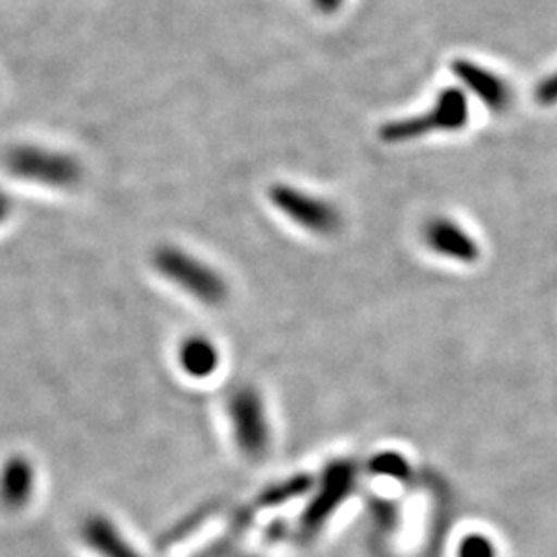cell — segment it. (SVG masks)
Masks as SVG:
<instances>
[{
    "mask_svg": "<svg viewBox=\"0 0 557 557\" xmlns=\"http://www.w3.org/2000/svg\"><path fill=\"white\" fill-rule=\"evenodd\" d=\"M469 120V101L465 91L457 87H448L440 91L434 108L425 114L413 119L388 122L380 128V137L384 143H405L419 139L432 133H455L467 126Z\"/></svg>",
    "mask_w": 557,
    "mask_h": 557,
    "instance_id": "obj_4",
    "label": "cell"
},
{
    "mask_svg": "<svg viewBox=\"0 0 557 557\" xmlns=\"http://www.w3.org/2000/svg\"><path fill=\"white\" fill-rule=\"evenodd\" d=\"M537 100L541 103H556L557 101V73L554 77H549L547 81H543L539 85Z\"/></svg>",
    "mask_w": 557,
    "mask_h": 557,
    "instance_id": "obj_14",
    "label": "cell"
},
{
    "mask_svg": "<svg viewBox=\"0 0 557 557\" xmlns=\"http://www.w3.org/2000/svg\"><path fill=\"white\" fill-rule=\"evenodd\" d=\"M453 73L462 81L479 100L483 101L492 112L502 114L512 103V91L508 83L496 73L479 66L471 60L458 59L453 62Z\"/></svg>",
    "mask_w": 557,
    "mask_h": 557,
    "instance_id": "obj_8",
    "label": "cell"
},
{
    "mask_svg": "<svg viewBox=\"0 0 557 557\" xmlns=\"http://www.w3.org/2000/svg\"><path fill=\"white\" fill-rule=\"evenodd\" d=\"M225 419L239 455L262 460L273 446V425L267 403L252 384L236 386L225 398Z\"/></svg>",
    "mask_w": 557,
    "mask_h": 557,
    "instance_id": "obj_2",
    "label": "cell"
},
{
    "mask_svg": "<svg viewBox=\"0 0 557 557\" xmlns=\"http://www.w3.org/2000/svg\"><path fill=\"white\" fill-rule=\"evenodd\" d=\"M455 557H499L498 545L485 533H467L460 537Z\"/></svg>",
    "mask_w": 557,
    "mask_h": 557,
    "instance_id": "obj_13",
    "label": "cell"
},
{
    "mask_svg": "<svg viewBox=\"0 0 557 557\" xmlns=\"http://www.w3.org/2000/svg\"><path fill=\"white\" fill-rule=\"evenodd\" d=\"M358 469L351 462H333L326 467L319 490L301 515V529L306 533H317L320 527L333 517L341 504L356 490Z\"/></svg>",
    "mask_w": 557,
    "mask_h": 557,
    "instance_id": "obj_6",
    "label": "cell"
},
{
    "mask_svg": "<svg viewBox=\"0 0 557 557\" xmlns=\"http://www.w3.org/2000/svg\"><path fill=\"white\" fill-rule=\"evenodd\" d=\"M4 168L13 178L50 190H69L83 178L79 160L41 145L13 147L4 156Z\"/></svg>",
    "mask_w": 557,
    "mask_h": 557,
    "instance_id": "obj_3",
    "label": "cell"
},
{
    "mask_svg": "<svg viewBox=\"0 0 557 557\" xmlns=\"http://www.w3.org/2000/svg\"><path fill=\"white\" fill-rule=\"evenodd\" d=\"M153 269L184 296L207 308H220L230 298L227 281L215 267L180 246H161L153 252Z\"/></svg>",
    "mask_w": 557,
    "mask_h": 557,
    "instance_id": "obj_1",
    "label": "cell"
},
{
    "mask_svg": "<svg viewBox=\"0 0 557 557\" xmlns=\"http://www.w3.org/2000/svg\"><path fill=\"white\" fill-rule=\"evenodd\" d=\"M9 215H11V202L0 193V225L9 220Z\"/></svg>",
    "mask_w": 557,
    "mask_h": 557,
    "instance_id": "obj_16",
    "label": "cell"
},
{
    "mask_svg": "<svg viewBox=\"0 0 557 557\" xmlns=\"http://www.w3.org/2000/svg\"><path fill=\"white\" fill-rule=\"evenodd\" d=\"M423 246L438 259L457 264H478L481 260V244L460 221L434 215L421 227Z\"/></svg>",
    "mask_w": 557,
    "mask_h": 557,
    "instance_id": "obj_7",
    "label": "cell"
},
{
    "mask_svg": "<svg viewBox=\"0 0 557 557\" xmlns=\"http://www.w3.org/2000/svg\"><path fill=\"white\" fill-rule=\"evenodd\" d=\"M85 543L101 557H143L106 517H89L83 524Z\"/></svg>",
    "mask_w": 557,
    "mask_h": 557,
    "instance_id": "obj_11",
    "label": "cell"
},
{
    "mask_svg": "<svg viewBox=\"0 0 557 557\" xmlns=\"http://www.w3.org/2000/svg\"><path fill=\"white\" fill-rule=\"evenodd\" d=\"M368 473L376 478L395 479V481H407L411 478V465L400 453H379L376 457L368 462Z\"/></svg>",
    "mask_w": 557,
    "mask_h": 557,
    "instance_id": "obj_12",
    "label": "cell"
},
{
    "mask_svg": "<svg viewBox=\"0 0 557 557\" xmlns=\"http://www.w3.org/2000/svg\"><path fill=\"white\" fill-rule=\"evenodd\" d=\"M345 0H312V4L319 9L320 13L324 15H333L337 13L338 9L343 7Z\"/></svg>",
    "mask_w": 557,
    "mask_h": 557,
    "instance_id": "obj_15",
    "label": "cell"
},
{
    "mask_svg": "<svg viewBox=\"0 0 557 557\" xmlns=\"http://www.w3.org/2000/svg\"><path fill=\"white\" fill-rule=\"evenodd\" d=\"M269 200L283 218L312 236H333L343 225V218L331 200L322 199L304 188L273 184Z\"/></svg>",
    "mask_w": 557,
    "mask_h": 557,
    "instance_id": "obj_5",
    "label": "cell"
},
{
    "mask_svg": "<svg viewBox=\"0 0 557 557\" xmlns=\"http://www.w3.org/2000/svg\"><path fill=\"white\" fill-rule=\"evenodd\" d=\"M36 490V469L25 457L7 458L0 467V504L7 510H21Z\"/></svg>",
    "mask_w": 557,
    "mask_h": 557,
    "instance_id": "obj_10",
    "label": "cell"
},
{
    "mask_svg": "<svg viewBox=\"0 0 557 557\" xmlns=\"http://www.w3.org/2000/svg\"><path fill=\"white\" fill-rule=\"evenodd\" d=\"M180 372L193 380H207L218 374L221 351L207 335H186L176 347Z\"/></svg>",
    "mask_w": 557,
    "mask_h": 557,
    "instance_id": "obj_9",
    "label": "cell"
}]
</instances>
